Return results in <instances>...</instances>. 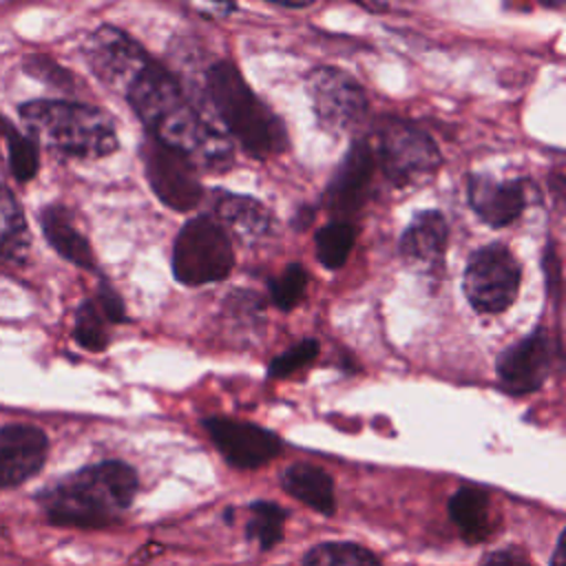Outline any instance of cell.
<instances>
[{
	"label": "cell",
	"mask_w": 566,
	"mask_h": 566,
	"mask_svg": "<svg viewBox=\"0 0 566 566\" xmlns=\"http://www.w3.org/2000/svg\"><path fill=\"white\" fill-rule=\"evenodd\" d=\"M155 142L186 155L192 166L226 168L232 150L226 137L188 102L175 77L150 60L124 95Z\"/></svg>",
	"instance_id": "obj_1"
},
{
	"label": "cell",
	"mask_w": 566,
	"mask_h": 566,
	"mask_svg": "<svg viewBox=\"0 0 566 566\" xmlns=\"http://www.w3.org/2000/svg\"><path fill=\"white\" fill-rule=\"evenodd\" d=\"M137 493V473L119 460L80 469L40 495L53 524L104 526L115 522Z\"/></svg>",
	"instance_id": "obj_2"
},
{
	"label": "cell",
	"mask_w": 566,
	"mask_h": 566,
	"mask_svg": "<svg viewBox=\"0 0 566 566\" xmlns=\"http://www.w3.org/2000/svg\"><path fill=\"white\" fill-rule=\"evenodd\" d=\"M20 117L35 137L62 155L97 159L117 150L113 119L95 106L33 99L20 106Z\"/></svg>",
	"instance_id": "obj_3"
},
{
	"label": "cell",
	"mask_w": 566,
	"mask_h": 566,
	"mask_svg": "<svg viewBox=\"0 0 566 566\" xmlns=\"http://www.w3.org/2000/svg\"><path fill=\"white\" fill-rule=\"evenodd\" d=\"M206 88L226 128L254 157L285 148V130L276 115L254 95L232 62H217L206 73Z\"/></svg>",
	"instance_id": "obj_4"
},
{
	"label": "cell",
	"mask_w": 566,
	"mask_h": 566,
	"mask_svg": "<svg viewBox=\"0 0 566 566\" xmlns=\"http://www.w3.org/2000/svg\"><path fill=\"white\" fill-rule=\"evenodd\" d=\"M234 265L228 232L208 214L192 217L179 230L172 245V274L184 285L221 281Z\"/></svg>",
	"instance_id": "obj_5"
},
{
	"label": "cell",
	"mask_w": 566,
	"mask_h": 566,
	"mask_svg": "<svg viewBox=\"0 0 566 566\" xmlns=\"http://www.w3.org/2000/svg\"><path fill=\"white\" fill-rule=\"evenodd\" d=\"M376 153L385 177L394 186H409L433 175L442 161L433 139L400 119H387L376 133Z\"/></svg>",
	"instance_id": "obj_6"
},
{
	"label": "cell",
	"mask_w": 566,
	"mask_h": 566,
	"mask_svg": "<svg viewBox=\"0 0 566 566\" xmlns=\"http://www.w3.org/2000/svg\"><path fill=\"white\" fill-rule=\"evenodd\" d=\"M522 268L502 243H491L471 254L464 270V294L480 314H500L517 298Z\"/></svg>",
	"instance_id": "obj_7"
},
{
	"label": "cell",
	"mask_w": 566,
	"mask_h": 566,
	"mask_svg": "<svg viewBox=\"0 0 566 566\" xmlns=\"http://www.w3.org/2000/svg\"><path fill=\"white\" fill-rule=\"evenodd\" d=\"M307 93L321 128L332 135L349 133L367 115L363 86L340 69H314L307 75Z\"/></svg>",
	"instance_id": "obj_8"
},
{
	"label": "cell",
	"mask_w": 566,
	"mask_h": 566,
	"mask_svg": "<svg viewBox=\"0 0 566 566\" xmlns=\"http://www.w3.org/2000/svg\"><path fill=\"white\" fill-rule=\"evenodd\" d=\"M86 62L102 84L126 95L150 57L128 33L104 24L86 40Z\"/></svg>",
	"instance_id": "obj_9"
},
{
	"label": "cell",
	"mask_w": 566,
	"mask_h": 566,
	"mask_svg": "<svg viewBox=\"0 0 566 566\" xmlns=\"http://www.w3.org/2000/svg\"><path fill=\"white\" fill-rule=\"evenodd\" d=\"M144 170L155 197L170 210L188 212L203 197L192 161L155 139L144 146Z\"/></svg>",
	"instance_id": "obj_10"
},
{
	"label": "cell",
	"mask_w": 566,
	"mask_h": 566,
	"mask_svg": "<svg viewBox=\"0 0 566 566\" xmlns=\"http://www.w3.org/2000/svg\"><path fill=\"white\" fill-rule=\"evenodd\" d=\"M553 354V338L542 327L511 345L495 365L502 389L513 396L539 389L551 374Z\"/></svg>",
	"instance_id": "obj_11"
},
{
	"label": "cell",
	"mask_w": 566,
	"mask_h": 566,
	"mask_svg": "<svg viewBox=\"0 0 566 566\" xmlns=\"http://www.w3.org/2000/svg\"><path fill=\"white\" fill-rule=\"evenodd\" d=\"M203 427L221 455L239 469H256L281 451V440L272 431L252 422H239L232 418H206Z\"/></svg>",
	"instance_id": "obj_12"
},
{
	"label": "cell",
	"mask_w": 566,
	"mask_h": 566,
	"mask_svg": "<svg viewBox=\"0 0 566 566\" xmlns=\"http://www.w3.org/2000/svg\"><path fill=\"white\" fill-rule=\"evenodd\" d=\"M49 440L33 424L0 427V489L22 484L35 475L46 460Z\"/></svg>",
	"instance_id": "obj_13"
},
{
	"label": "cell",
	"mask_w": 566,
	"mask_h": 566,
	"mask_svg": "<svg viewBox=\"0 0 566 566\" xmlns=\"http://www.w3.org/2000/svg\"><path fill=\"white\" fill-rule=\"evenodd\" d=\"M374 172V150L365 142H354L336 168L327 188V206L332 212L352 214L365 199Z\"/></svg>",
	"instance_id": "obj_14"
},
{
	"label": "cell",
	"mask_w": 566,
	"mask_h": 566,
	"mask_svg": "<svg viewBox=\"0 0 566 566\" xmlns=\"http://www.w3.org/2000/svg\"><path fill=\"white\" fill-rule=\"evenodd\" d=\"M524 186L526 184L520 179L495 181L491 177L473 175L469 179V203L486 226L502 228L522 214L526 206Z\"/></svg>",
	"instance_id": "obj_15"
},
{
	"label": "cell",
	"mask_w": 566,
	"mask_h": 566,
	"mask_svg": "<svg viewBox=\"0 0 566 566\" xmlns=\"http://www.w3.org/2000/svg\"><path fill=\"white\" fill-rule=\"evenodd\" d=\"M447 245V221L438 210L418 212L400 237L402 259L424 272L442 265Z\"/></svg>",
	"instance_id": "obj_16"
},
{
	"label": "cell",
	"mask_w": 566,
	"mask_h": 566,
	"mask_svg": "<svg viewBox=\"0 0 566 566\" xmlns=\"http://www.w3.org/2000/svg\"><path fill=\"white\" fill-rule=\"evenodd\" d=\"M40 223H42V232H44L46 241L55 248V252L60 256H64L66 261H71L84 270L95 268V256H93L91 243L73 226L71 212L64 206H46L40 212Z\"/></svg>",
	"instance_id": "obj_17"
},
{
	"label": "cell",
	"mask_w": 566,
	"mask_h": 566,
	"mask_svg": "<svg viewBox=\"0 0 566 566\" xmlns=\"http://www.w3.org/2000/svg\"><path fill=\"white\" fill-rule=\"evenodd\" d=\"M217 223L230 230L241 241H256L270 228L265 206L248 195H223L217 199Z\"/></svg>",
	"instance_id": "obj_18"
},
{
	"label": "cell",
	"mask_w": 566,
	"mask_h": 566,
	"mask_svg": "<svg viewBox=\"0 0 566 566\" xmlns=\"http://www.w3.org/2000/svg\"><path fill=\"white\" fill-rule=\"evenodd\" d=\"M281 486L316 513L332 515L336 509L332 478L312 464H292L281 475Z\"/></svg>",
	"instance_id": "obj_19"
},
{
	"label": "cell",
	"mask_w": 566,
	"mask_h": 566,
	"mask_svg": "<svg viewBox=\"0 0 566 566\" xmlns=\"http://www.w3.org/2000/svg\"><path fill=\"white\" fill-rule=\"evenodd\" d=\"M449 515L469 542H482L493 531L489 495L478 486L458 489L449 500Z\"/></svg>",
	"instance_id": "obj_20"
},
{
	"label": "cell",
	"mask_w": 566,
	"mask_h": 566,
	"mask_svg": "<svg viewBox=\"0 0 566 566\" xmlns=\"http://www.w3.org/2000/svg\"><path fill=\"white\" fill-rule=\"evenodd\" d=\"M31 243L22 208L9 188L0 186V263H18Z\"/></svg>",
	"instance_id": "obj_21"
},
{
	"label": "cell",
	"mask_w": 566,
	"mask_h": 566,
	"mask_svg": "<svg viewBox=\"0 0 566 566\" xmlns=\"http://www.w3.org/2000/svg\"><path fill=\"white\" fill-rule=\"evenodd\" d=\"M356 241V228L347 221H334L323 226L316 237V259L321 261V265H325L327 270H336L340 268Z\"/></svg>",
	"instance_id": "obj_22"
},
{
	"label": "cell",
	"mask_w": 566,
	"mask_h": 566,
	"mask_svg": "<svg viewBox=\"0 0 566 566\" xmlns=\"http://www.w3.org/2000/svg\"><path fill=\"white\" fill-rule=\"evenodd\" d=\"M303 566H380L378 557L352 542H325L307 551Z\"/></svg>",
	"instance_id": "obj_23"
},
{
	"label": "cell",
	"mask_w": 566,
	"mask_h": 566,
	"mask_svg": "<svg viewBox=\"0 0 566 566\" xmlns=\"http://www.w3.org/2000/svg\"><path fill=\"white\" fill-rule=\"evenodd\" d=\"M285 511L274 502H254L250 506V517L245 524V533L261 548H272L283 535Z\"/></svg>",
	"instance_id": "obj_24"
},
{
	"label": "cell",
	"mask_w": 566,
	"mask_h": 566,
	"mask_svg": "<svg viewBox=\"0 0 566 566\" xmlns=\"http://www.w3.org/2000/svg\"><path fill=\"white\" fill-rule=\"evenodd\" d=\"M2 137L9 153V168L18 181H29L35 177L40 159H38V146L31 137L20 135L13 126L7 122L2 124Z\"/></svg>",
	"instance_id": "obj_25"
},
{
	"label": "cell",
	"mask_w": 566,
	"mask_h": 566,
	"mask_svg": "<svg viewBox=\"0 0 566 566\" xmlns=\"http://www.w3.org/2000/svg\"><path fill=\"white\" fill-rule=\"evenodd\" d=\"M73 336H75V340L84 349H91V352H102L108 345V336H106V327H104V316H102L97 303L84 301L77 307Z\"/></svg>",
	"instance_id": "obj_26"
},
{
	"label": "cell",
	"mask_w": 566,
	"mask_h": 566,
	"mask_svg": "<svg viewBox=\"0 0 566 566\" xmlns=\"http://www.w3.org/2000/svg\"><path fill=\"white\" fill-rule=\"evenodd\" d=\"M307 290V272L301 263H290L279 276L270 279V296L276 307L292 310L301 303Z\"/></svg>",
	"instance_id": "obj_27"
},
{
	"label": "cell",
	"mask_w": 566,
	"mask_h": 566,
	"mask_svg": "<svg viewBox=\"0 0 566 566\" xmlns=\"http://www.w3.org/2000/svg\"><path fill=\"white\" fill-rule=\"evenodd\" d=\"M316 356H318V343L314 338H305V340L296 343L294 347L285 349L283 354H279L276 358H272V363L268 365V376L270 378L290 376L292 371L312 363Z\"/></svg>",
	"instance_id": "obj_28"
},
{
	"label": "cell",
	"mask_w": 566,
	"mask_h": 566,
	"mask_svg": "<svg viewBox=\"0 0 566 566\" xmlns=\"http://www.w3.org/2000/svg\"><path fill=\"white\" fill-rule=\"evenodd\" d=\"M97 307L102 312V316L106 321H113V323H119V321H126V307H124V301L117 296V292L102 283L99 285V294H97Z\"/></svg>",
	"instance_id": "obj_29"
},
{
	"label": "cell",
	"mask_w": 566,
	"mask_h": 566,
	"mask_svg": "<svg viewBox=\"0 0 566 566\" xmlns=\"http://www.w3.org/2000/svg\"><path fill=\"white\" fill-rule=\"evenodd\" d=\"M482 566H531L526 557H522L515 551H495L489 553Z\"/></svg>",
	"instance_id": "obj_30"
},
{
	"label": "cell",
	"mask_w": 566,
	"mask_h": 566,
	"mask_svg": "<svg viewBox=\"0 0 566 566\" xmlns=\"http://www.w3.org/2000/svg\"><path fill=\"white\" fill-rule=\"evenodd\" d=\"M559 268H557V259L553 254V250L546 252V290H551V294L555 296L557 294V283H559V276H557Z\"/></svg>",
	"instance_id": "obj_31"
},
{
	"label": "cell",
	"mask_w": 566,
	"mask_h": 566,
	"mask_svg": "<svg viewBox=\"0 0 566 566\" xmlns=\"http://www.w3.org/2000/svg\"><path fill=\"white\" fill-rule=\"evenodd\" d=\"M564 562H566V557H564V539L559 535V539L555 544V551H553V566H564Z\"/></svg>",
	"instance_id": "obj_32"
},
{
	"label": "cell",
	"mask_w": 566,
	"mask_h": 566,
	"mask_svg": "<svg viewBox=\"0 0 566 566\" xmlns=\"http://www.w3.org/2000/svg\"><path fill=\"white\" fill-rule=\"evenodd\" d=\"M197 9H201V11H208V13H214V11H221V13H232L237 7H234V4H210V7L197 4Z\"/></svg>",
	"instance_id": "obj_33"
},
{
	"label": "cell",
	"mask_w": 566,
	"mask_h": 566,
	"mask_svg": "<svg viewBox=\"0 0 566 566\" xmlns=\"http://www.w3.org/2000/svg\"><path fill=\"white\" fill-rule=\"evenodd\" d=\"M279 7H283V9H305V7H312V2H279Z\"/></svg>",
	"instance_id": "obj_34"
}]
</instances>
